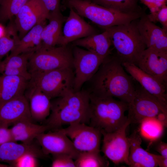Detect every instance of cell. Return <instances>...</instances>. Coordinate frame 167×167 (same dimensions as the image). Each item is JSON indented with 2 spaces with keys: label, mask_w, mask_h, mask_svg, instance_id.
Wrapping results in <instances>:
<instances>
[{
  "label": "cell",
  "mask_w": 167,
  "mask_h": 167,
  "mask_svg": "<svg viewBox=\"0 0 167 167\" xmlns=\"http://www.w3.org/2000/svg\"><path fill=\"white\" fill-rule=\"evenodd\" d=\"M116 56L106 57L92 79V91L100 97H112L130 103L134 98L136 85ZM90 79V80H91Z\"/></svg>",
  "instance_id": "obj_1"
},
{
  "label": "cell",
  "mask_w": 167,
  "mask_h": 167,
  "mask_svg": "<svg viewBox=\"0 0 167 167\" xmlns=\"http://www.w3.org/2000/svg\"><path fill=\"white\" fill-rule=\"evenodd\" d=\"M51 111L45 124L49 130H55L75 123L89 124L90 93L70 91L51 102Z\"/></svg>",
  "instance_id": "obj_2"
},
{
  "label": "cell",
  "mask_w": 167,
  "mask_h": 167,
  "mask_svg": "<svg viewBox=\"0 0 167 167\" xmlns=\"http://www.w3.org/2000/svg\"><path fill=\"white\" fill-rule=\"evenodd\" d=\"M128 106L129 104L113 97H100L90 93L89 125L106 132L115 131L127 121L125 113Z\"/></svg>",
  "instance_id": "obj_3"
},
{
  "label": "cell",
  "mask_w": 167,
  "mask_h": 167,
  "mask_svg": "<svg viewBox=\"0 0 167 167\" xmlns=\"http://www.w3.org/2000/svg\"><path fill=\"white\" fill-rule=\"evenodd\" d=\"M136 20L104 29L108 32L117 56L122 63L135 64L142 52L147 48L138 29Z\"/></svg>",
  "instance_id": "obj_4"
},
{
  "label": "cell",
  "mask_w": 167,
  "mask_h": 167,
  "mask_svg": "<svg viewBox=\"0 0 167 167\" xmlns=\"http://www.w3.org/2000/svg\"><path fill=\"white\" fill-rule=\"evenodd\" d=\"M67 6L81 16L90 20L104 29L130 23L138 19L143 13H125L97 4L91 0H67Z\"/></svg>",
  "instance_id": "obj_5"
},
{
  "label": "cell",
  "mask_w": 167,
  "mask_h": 167,
  "mask_svg": "<svg viewBox=\"0 0 167 167\" xmlns=\"http://www.w3.org/2000/svg\"><path fill=\"white\" fill-rule=\"evenodd\" d=\"M73 67H66L31 73L29 85L36 87L50 99L60 97L74 89Z\"/></svg>",
  "instance_id": "obj_6"
},
{
  "label": "cell",
  "mask_w": 167,
  "mask_h": 167,
  "mask_svg": "<svg viewBox=\"0 0 167 167\" xmlns=\"http://www.w3.org/2000/svg\"><path fill=\"white\" fill-rule=\"evenodd\" d=\"M135 85V94L129 104L127 110V119L131 124L140 123L148 118H155L166 126L167 106L162 104L139 84Z\"/></svg>",
  "instance_id": "obj_7"
},
{
  "label": "cell",
  "mask_w": 167,
  "mask_h": 167,
  "mask_svg": "<svg viewBox=\"0 0 167 167\" xmlns=\"http://www.w3.org/2000/svg\"><path fill=\"white\" fill-rule=\"evenodd\" d=\"M73 61L72 49L68 45L49 48L41 47L30 58L28 70L31 74L63 68H73Z\"/></svg>",
  "instance_id": "obj_8"
},
{
  "label": "cell",
  "mask_w": 167,
  "mask_h": 167,
  "mask_svg": "<svg viewBox=\"0 0 167 167\" xmlns=\"http://www.w3.org/2000/svg\"><path fill=\"white\" fill-rule=\"evenodd\" d=\"M74 46L72 49L75 75L74 89L77 91L80 90L83 85L92 78L105 58L88 50Z\"/></svg>",
  "instance_id": "obj_9"
},
{
  "label": "cell",
  "mask_w": 167,
  "mask_h": 167,
  "mask_svg": "<svg viewBox=\"0 0 167 167\" xmlns=\"http://www.w3.org/2000/svg\"><path fill=\"white\" fill-rule=\"evenodd\" d=\"M131 124L129 120L117 130L111 132L101 131L103 137L101 151L113 163L128 165L130 142L126 130Z\"/></svg>",
  "instance_id": "obj_10"
},
{
  "label": "cell",
  "mask_w": 167,
  "mask_h": 167,
  "mask_svg": "<svg viewBox=\"0 0 167 167\" xmlns=\"http://www.w3.org/2000/svg\"><path fill=\"white\" fill-rule=\"evenodd\" d=\"M59 130L65 134L79 152H100L101 131L85 123H75Z\"/></svg>",
  "instance_id": "obj_11"
},
{
  "label": "cell",
  "mask_w": 167,
  "mask_h": 167,
  "mask_svg": "<svg viewBox=\"0 0 167 167\" xmlns=\"http://www.w3.org/2000/svg\"><path fill=\"white\" fill-rule=\"evenodd\" d=\"M49 13L41 0H28L15 15L14 24L19 38L36 25L46 21Z\"/></svg>",
  "instance_id": "obj_12"
},
{
  "label": "cell",
  "mask_w": 167,
  "mask_h": 167,
  "mask_svg": "<svg viewBox=\"0 0 167 167\" xmlns=\"http://www.w3.org/2000/svg\"><path fill=\"white\" fill-rule=\"evenodd\" d=\"M36 139L43 152L47 156L49 154H64L75 160L80 152L76 149L69 138L58 129L54 132L41 133Z\"/></svg>",
  "instance_id": "obj_13"
},
{
  "label": "cell",
  "mask_w": 167,
  "mask_h": 167,
  "mask_svg": "<svg viewBox=\"0 0 167 167\" xmlns=\"http://www.w3.org/2000/svg\"><path fill=\"white\" fill-rule=\"evenodd\" d=\"M135 64L167 86V51L147 48L142 52Z\"/></svg>",
  "instance_id": "obj_14"
},
{
  "label": "cell",
  "mask_w": 167,
  "mask_h": 167,
  "mask_svg": "<svg viewBox=\"0 0 167 167\" xmlns=\"http://www.w3.org/2000/svg\"><path fill=\"white\" fill-rule=\"evenodd\" d=\"M66 17L59 45H66L78 39L97 33L96 29L86 22L71 7Z\"/></svg>",
  "instance_id": "obj_15"
},
{
  "label": "cell",
  "mask_w": 167,
  "mask_h": 167,
  "mask_svg": "<svg viewBox=\"0 0 167 167\" xmlns=\"http://www.w3.org/2000/svg\"><path fill=\"white\" fill-rule=\"evenodd\" d=\"M24 119L32 120L28 101L24 94L0 105V127H7Z\"/></svg>",
  "instance_id": "obj_16"
},
{
  "label": "cell",
  "mask_w": 167,
  "mask_h": 167,
  "mask_svg": "<svg viewBox=\"0 0 167 167\" xmlns=\"http://www.w3.org/2000/svg\"><path fill=\"white\" fill-rule=\"evenodd\" d=\"M126 70L147 91L156 98L162 104L167 106V86L152 75L147 73L135 64L122 63Z\"/></svg>",
  "instance_id": "obj_17"
},
{
  "label": "cell",
  "mask_w": 167,
  "mask_h": 167,
  "mask_svg": "<svg viewBox=\"0 0 167 167\" xmlns=\"http://www.w3.org/2000/svg\"><path fill=\"white\" fill-rule=\"evenodd\" d=\"M139 19L137 27L147 48L167 51V31L151 21L143 13Z\"/></svg>",
  "instance_id": "obj_18"
},
{
  "label": "cell",
  "mask_w": 167,
  "mask_h": 167,
  "mask_svg": "<svg viewBox=\"0 0 167 167\" xmlns=\"http://www.w3.org/2000/svg\"><path fill=\"white\" fill-rule=\"evenodd\" d=\"M26 154H32L38 158H44L47 156L41 148L33 142L19 144L10 141L0 146V162L8 163L9 165Z\"/></svg>",
  "instance_id": "obj_19"
},
{
  "label": "cell",
  "mask_w": 167,
  "mask_h": 167,
  "mask_svg": "<svg viewBox=\"0 0 167 167\" xmlns=\"http://www.w3.org/2000/svg\"><path fill=\"white\" fill-rule=\"evenodd\" d=\"M24 95L28 101L32 119L38 121L46 120L51 111V99L40 89L28 84Z\"/></svg>",
  "instance_id": "obj_20"
},
{
  "label": "cell",
  "mask_w": 167,
  "mask_h": 167,
  "mask_svg": "<svg viewBox=\"0 0 167 167\" xmlns=\"http://www.w3.org/2000/svg\"><path fill=\"white\" fill-rule=\"evenodd\" d=\"M130 142L128 165L131 167H156L158 166L155 154L141 147V138L138 131H134L128 137Z\"/></svg>",
  "instance_id": "obj_21"
},
{
  "label": "cell",
  "mask_w": 167,
  "mask_h": 167,
  "mask_svg": "<svg viewBox=\"0 0 167 167\" xmlns=\"http://www.w3.org/2000/svg\"><path fill=\"white\" fill-rule=\"evenodd\" d=\"M66 17L60 11L49 12L48 24L44 27L41 34V47L49 48L59 45L62 35V26Z\"/></svg>",
  "instance_id": "obj_22"
},
{
  "label": "cell",
  "mask_w": 167,
  "mask_h": 167,
  "mask_svg": "<svg viewBox=\"0 0 167 167\" xmlns=\"http://www.w3.org/2000/svg\"><path fill=\"white\" fill-rule=\"evenodd\" d=\"M35 50L14 56L9 55L0 61V73L2 75L23 77L29 80L31 74L28 70L29 59Z\"/></svg>",
  "instance_id": "obj_23"
},
{
  "label": "cell",
  "mask_w": 167,
  "mask_h": 167,
  "mask_svg": "<svg viewBox=\"0 0 167 167\" xmlns=\"http://www.w3.org/2000/svg\"><path fill=\"white\" fill-rule=\"evenodd\" d=\"M73 46L83 47L105 58L109 55L112 43L108 32L105 30L101 33H97L81 38L72 42Z\"/></svg>",
  "instance_id": "obj_24"
},
{
  "label": "cell",
  "mask_w": 167,
  "mask_h": 167,
  "mask_svg": "<svg viewBox=\"0 0 167 167\" xmlns=\"http://www.w3.org/2000/svg\"><path fill=\"white\" fill-rule=\"evenodd\" d=\"M28 80L18 76L2 75L0 76V105L24 94Z\"/></svg>",
  "instance_id": "obj_25"
},
{
  "label": "cell",
  "mask_w": 167,
  "mask_h": 167,
  "mask_svg": "<svg viewBox=\"0 0 167 167\" xmlns=\"http://www.w3.org/2000/svg\"><path fill=\"white\" fill-rule=\"evenodd\" d=\"M32 121V120L24 119L13 124L10 129L15 141L32 143L37 135L49 130L45 124H36Z\"/></svg>",
  "instance_id": "obj_26"
},
{
  "label": "cell",
  "mask_w": 167,
  "mask_h": 167,
  "mask_svg": "<svg viewBox=\"0 0 167 167\" xmlns=\"http://www.w3.org/2000/svg\"><path fill=\"white\" fill-rule=\"evenodd\" d=\"M45 25V21L34 26L19 40L9 55H15L31 51H36L40 48L42 43L41 34Z\"/></svg>",
  "instance_id": "obj_27"
},
{
  "label": "cell",
  "mask_w": 167,
  "mask_h": 167,
  "mask_svg": "<svg viewBox=\"0 0 167 167\" xmlns=\"http://www.w3.org/2000/svg\"><path fill=\"white\" fill-rule=\"evenodd\" d=\"M104 7L125 13H142L138 0H91Z\"/></svg>",
  "instance_id": "obj_28"
},
{
  "label": "cell",
  "mask_w": 167,
  "mask_h": 167,
  "mask_svg": "<svg viewBox=\"0 0 167 167\" xmlns=\"http://www.w3.org/2000/svg\"><path fill=\"white\" fill-rule=\"evenodd\" d=\"M74 162L76 167H105L109 164L100 152H80Z\"/></svg>",
  "instance_id": "obj_29"
},
{
  "label": "cell",
  "mask_w": 167,
  "mask_h": 167,
  "mask_svg": "<svg viewBox=\"0 0 167 167\" xmlns=\"http://www.w3.org/2000/svg\"><path fill=\"white\" fill-rule=\"evenodd\" d=\"M140 124V131L146 138L155 140L159 138L163 133L164 125L155 118H148Z\"/></svg>",
  "instance_id": "obj_30"
},
{
  "label": "cell",
  "mask_w": 167,
  "mask_h": 167,
  "mask_svg": "<svg viewBox=\"0 0 167 167\" xmlns=\"http://www.w3.org/2000/svg\"><path fill=\"white\" fill-rule=\"evenodd\" d=\"M14 24L11 23L5 30L4 35L0 38V61L15 47L20 39Z\"/></svg>",
  "instance_id": "obj_31"
},
{
  "label": "cell",
  "mask_w": 167,
  "mask_h": 167,
  "mask_svg": "<svg viewBox=\"0 0 167 167\" xmlns=\"http://www.w3.org/2000/svg\"><path fill=\"white\" fill-rule=\"evenodd\" d=\"M28 0H3L0 5V20H8L15 16Z\"/></svg>",
  "instance_id": "obj_32"
},
{
  "label": "cell",
  "mask_w": 167,
  "mask_h": 167,
  "mask_svg": "<svg viewBox=\"0 0 167 167\" xmlns=\"http://www.w3.org/2000/svg\"><path fill=\"white\" fill-rule=\"evenodd\" d=\"M150 10V14L147 15L149 19L153 22H156L157 13L160 9L166 4L167 0H140Z\"/></svg>",
  "instance_id": "obj_33"
},
{
  "label": "cell",
  "mask_w": 167,
  "mask_h": 167,
  "mask_svg": "<svg viewBox=\"0 0 167 167\" xmlns=\"http://www.w3.org/2000/svg\"><path fill=\"white\" fill-rule=\"evenodd\" d=\"M38 158L30 154H25L10 165V167H35L38 166Z\"/></svg>",
  "instance_id": "obj_34"
},
{
  "label": "cell",
  "mask_w": 167,
  "mask_h": 167,
  "mask_svg": "<svg viewBox=\"0 0 167 167\" xmlns=\"http://www.w3.org/2000/svg\"><path fill=\"white\" fill-rule=\"evenodd\" d=\"M52 155V167H76L74 159L64 154Z\"/></svg>",
  "instance_id": "obj_35"
},
{
  "label": "cell",
  "mask_w": 167,
  "mask_h": 167,
  "mask_svg": "<svg viewBox=\"0 0 167 167\" xmlns=\"http://www.w3.org/2000/svg\"><path fill=\"white\" fill-rule=\"evenodd\" d=\"M10 141H15L10 128L7 127L0 126V146Z\"/></svg>",
  "instance_id": "obj_36"
},
{
  "label": "cell",
  "mask_w": 167,
  "mask_h": 167,
  "mask_svg": "<svg viewBox=\"0 0 167 167\" xmlns=\"http://www.w3.org/2000/svg\"><path fill=\"white\" fill-rule=\"evenodd\" d=\"M156 21L159 22L165 30L167 31V6H163L157 12L156 15Z\"/></svg>",
  "instance_id": "obj_37"
},
{
  "label": "cell",
  "mask_w": 167,
  "mask_h": 167,
  "mask_svg": "<svg viewBox=\"0 0 167 167\" xmlns=\"http://www.w3.org/2000/svg\"><path fill=\"white\" fill-rule=\"evenodd\" d=\"M49 12L60 11V0H41Z\"/></svg>",
  "instance_id": "obj_38"
},
{
  "label": "cell",
  "mask_w": 167,
  "mask_h": 167,
  "mask_svg": "<svg viewBox=\"0 0 167 167\" xmlns=\"http://www.w3.org/2000/svg\"><path fill=\"white\" fill-rule=\"evenodd\" d=\"M155 149L161 155L167 158V143L163 141H160L156 144Z\"/></svg>",
  "instance_id": "obj_39"
},
{
  "label": "cell",
  "mask_w": 167,
  "mask_h": 167,
  "mask_svg": "<svg viewBox=\"0 0 167 167\" xmlns=\"http://www.w3.org/2000/svg\"><path fill=\"white\" fill-rule=\"evenodd\" d=\"M155 157L158 165L160 167H167V158L161 155L155 154Z\"/></svg>",
  "instance_id": "obj_40"
},
{
  "label": "cell",
  "mask_w": 167,
  "mask_h": 167,
  "mask_svg": "<svg viewBox=\"0 0 167 167\" xmlns=\"http://www.w3.org/2000/svg\"><path fill=\"white\" fill-rule=\"evenodd\" d=\"M5 30L3 26L0 25V38L4 35Z\"/></svg>",
  "instance_id": "obj_41"
},
{
  "label": "cell",
  "mask_w": 167,
  "mask_h": 167,
  "mask_svg": "<svg viewBox=\"0 0 167 167\" xmlns=\"http://www.w3.org/2000/svg\"><path fill=\"white\" fill-rule=\"evenodd\" d=\"M0 167H10L9 165L0 163Z\"/></svg>",
  "instance_id": "obj_42"
},
{
  "label": "cell",
  "mask_w": 167,
  "mask_h": 167,
  "mask_svg": "<svg viewBox=\"0 0 167 167\" xmlns=\"http://www.w3.org/2000/svg\"><path fill=\"white\" fill-rule=\"evenodd\" d=\"M3 0H0V5L1 4V2H2Z\"/></svg>",
  "instance_id": "obj_43"
},
{
  "label": "cell",
  "mask_w": 167,
  "mask_h": 167,
  "mask_svg": "<svg viewBox=\"0 0 167 167\" xmlns=\"http://www.w3.org/2000/svg\"></svg>",
  "instance_id": "obj_44"
}]
</instances>
